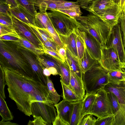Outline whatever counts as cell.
I'll return each mask as SVG.
<instances>
[{
  "instance_id": "1",
  "label": "cell",
  "mask_w": 125,
  "mask_h": 125,
  "mask_svg": "<svg viewBox=\"0 0 125 125\" xmlns=\"http://www.w3.org/2000/svg\"><path fill=\"white\" fill-rule=\"evenodd\" d=\"M1 66L4 71L9 97L25 115L29 116L31 115V106L33 102L53 104L47 86L21 74L9 66Z\"/></svg>"
},
{
  "instance_id": "2",
  "label": "cell",
  "mask_w": 125,
  "mask_h": 125,
  "mask_svg": "<svg viewBox=\"0 0 125 125\" xmlns=\"http://www.w3.org/2000/svg\"><path fill=\"white\" fill-rule=\"evenodd\" d=\"M76 20L79 30L93 36L100 44L101 48L106 47L112 28L99 17L92 14L87 16H81Z\"/></svg>"
},
{
  "instance_id": "3",
  "label": "cell",
  "mask_w": 125,
  "mask_h": 125,
  "mask_svg": "<svg viewBox=\"0 0 125 125\" xmlns=\"http://www.w3.org/2000/svg\"><path fill=\"white\" fill-rule=\"evenodd\" d=\"M0 53L10 66L21 74L32 78L33 73L26 59L14 42L0 40Z\"/></svg>"
},
{
  "instance_id": "4",
  "label": "cell",
  "mask_w": 125,
  "mask_h": 125,
  "mask_svg": "<svg viewBox=\"0 0 125 125\" xmlns=\"http://www.w3.org/2000/svg\"><path fill=\"white\" fill-rule=\"evenodd\" d=\"M108 71L99 63L82 74V80L86 94L96 93L104 88L109 82Z\"/></svg>"
},
{
  "instance_id": "5",
  "label": "cell",
  "mask_w": 125,
  "mask_h": 125,
  "mask_svg": "<svg viewBox=\"0 0 125 125\" xmlns=\"http://www.w3.org/2000/svg\"><path fill=\"white\" fill-rule=\"evenodd\" d=\"M55 29L59 35L68 36L78 28L77 20L58 11L47 12Z\"/></svg>"
},
{
  "instance_id": "6",
  "label": "cell",
  "mask_w": 125,
  "mask_h": 125,
  "mask_svg": "<svg viewBox=\"0 0 125 125\" xmlns=\"http://www.w3.org/2000/svg\"><path fill=\"white\" fill-rule=\"evenodd\" d=\"M88 114L102 118L114 115L115 113L112 104L107 92L104 88L96 93L94 102Z\"/></svg>"
},
{
  "instance_id": "7",
  "label": "cell",
  "mask_w": 125,
  "mask_h": 125,
  "mask_svg": "<svg viewBox=\"0 0 125 125\" xmlns=\"http://www.w3.org/2000/svg\"><path fill=\"white\" fill-rule=\"evenodd\" d=\"M118 23L113 27L108 39L106 47L114 49L122 62H125V49L120 26Z\"/></svg>"
},
{
  "instance_id": "8",
  "label": "cell",
  "mask_w": 125,
  "mask_h": 125,
  "mask_svg": "<svg viewBox=\"0 0 125 125\" xmlns=\"http://www.w3.org/2000/svg\"><path fill=\"white\" fill-rule=\"evenodd\" d=\"M54 104L37 102L32 103L31 106V115L41 116L48 124L52 125L57 116Z\"/></svg>"
},
{
  "instance_id": "9",
  "label": "cell",
  "mask_w": 125,
  "mask_h": 125,
  "mask_svg": "<svg viewBox=\"0 0 125 125\" xmlns=\"http://www.w3.org/2000/svg\"><path fill=\"white\" fill-rule=\"evenodd\" d=\"M16 45L18 50L26 59L31 67L33 74L32 79L47 86V76L43 74V69L36 59V56L28 50Z\"/></svg>"
},
{
  "instance_id": "10",
  "label": "cell",
  "mask_w": 125,
  "mask_h": 125,
  "mask_svg": "<svg viewBox=\"0 0 125 125\" xmlns=\"http://www.w3.org/2000/svg\"><path fill=\"white\" fill-rule=\"evenodd\" d=\"M101 66L107 71H122V62L115 50L112 48H102L101 56L98 61Z\"/></svg>"
},
{
  "instance_id": "11",
  "label": "cell",
  "mask_w": 125,
  "mask_h": 125,
  "mask_svg": "<svg viewBox=\"0 0 125 125\" xmlns=\"http://www.w3.org/2000/svg\"><path fill=\"white\" fill-rule=\"evenodd\" d=\"M13 28L19 35L32 43L37 47L43 49V45L30 29L28 24L17 18L11 14Z\"/></svg>"
},
{
  "instance_id": "12",
  "label": "cell",
  "mask_w": 125,
  "mask_h": 125,
  "mask_svg": "<svg viewBox=\"0 0 125 125\" xmlns=\"http://www.w3.org/2000/svg\"><path fill=\"white\" fill-rule=\"evenodd\" d=\"M78 31L85 42L86 49L91 56L99 61L101 56V48L96 40L90 33L81 31Z\"/></svg>"
},
{
  "instance_id": "13",
  "label": "cell",
  "mask_w": 125,
  "mask_h": 125,
  "mask_svg": "<svg viewBox=\"0 0 125 125\" xmlns=\"http://www.w3.org/2000/svg\"><path fill=\"white\" fill-rule=\"evenodd\" d=\"M122 10L117 5L115 7L97 12H92V14L99 17L106 24L112 28L117 24Z\"/></svg>"
},
{
  "instance_id": "14",
  "label": "cell",
  "mask_w": 125,
  "mask_h": 125,
  "mask_svg": "<svg viewBox=\"0 0 125 125\" xmlns=\"http://www.w3.org/2000/svg\"><path fill=\"white\" fill-rule=\"evenodd\" d=\"M74 102L63 99L54 104L58 115L67 125H70L74 107Z\"/></svg>"
},
{
  "instance_id": "15",
  "label": "cell",
  "mask_w": 125,
  "mask_h": 125,
  "mask_svg": "<svg viewBox=\"0 0 125 125\" xmlns=\"http://www.w3.org/2000/svg\"><path fill=\"white\" fill-rule=\"evenodd\" d=\"M10 11L12 15L21 21L36 26L35 16L21 5L18 4L17 6L10 8Z\"/></svg>"
},
{
  "instance_id": "16",
  "label": "cell",
  "mask_w": 125,
  "mask_h": 125,
  "mask_svg": "<svg viewBox=\"0 0 125 125\" xmlns=\"http://www.w3.org/2000/svg\"><path fill=\"white\" fill-rule=\"evenodd\" d=\"M71 75L69 87L79 97L83 99L85 94V89L82 80L70 69Z\"/></svg>"
},
{
  "instance_id": "17",
  "label": "cell",
  "mask_w": 125,
  "mask_h": 125,
  "mask_svg": "<svg viewBox=\"0 0 125 125\" xmlns=\"http://www.w3.org/2000/svg\"><path fill=\"white\" fill-rule=\"evenodd\" d=\"M104 89L107 92L113 93L117 97L119 104H125V81L118 84L108 83Z\"/></svg>"
},
{
  "instance_id": "18",
  "label": "cell",
  "mask_w": 125,
  "mask_h": 125,
  "mask_svg": "<svg viewBox=\"0 0 125 125\" xmlns=\"http://www.w3.org/2000/svg\"><path fill=\"white\" fill-rule=\"evenodd\" d=\"M36 57L43 69L44 68H48L50 67H54L57 70L58 74L61 76V73L58 59L44 53L39 56H36Z\"/></svg>"
},
{
  "instance_id": "19",
  "label": "cell",
  "mask_w": 125,
  "mask_h": 125,
  "mask_svg": "<svg viewBox=\"0 0 125 125\" xmlns=\"http://www.w3.org/2000/svg\"><path fill=\"white\" fill-rule=\"evenodd\" d=\"M117 5L113 0H95L86 10L90 12H97L113 8Z\"/></svg>"
},
{
  "instance_id": "20",
  "label": "cell",
  "mask_w": 125,
  "mask_h": 125,
  "mask_svg": "<svg viewBox=\"0 0 125 125\" xmlns=\"http://www.w3.org/2000/svg\"><path fill=\"white\" fill-rule=\"evenodd\" d=\"M59 35L64 47L67 48L74 57L79 59L74 31L68 36Z\"/></svg>"
},
{
  "instance_id": "21",
  "label": "cell",
  "mask_w": 125,
  "mask_h": 125,
  "mask_svg": "<svg viewBox=\"0 0 125 125\" xmlns=\"http://www.w3.org/2000/svg\"><path fill=\"white\" fill-rule=\"evenodd\" d=\"M28 24L30 30L43 45L47 41H54L47 29L41 28L30 24Z\"/></svg>"
},
{
  "instance_id": "22",
  "label": "cell",
  "mask_w": 125,
  "mask_h": 125,
  "mask_svg": "<svg viewBox=\"0 0 125 125\" xmlns=\"http://www.w3.org/2000/svg\"><path fill=\"white\" fill-rule=\"evenodd\" d=\"M66 49L67 58L66 61L70 69L82 80L83 73L80 64L79 60L75 58L66 48Z\"/></svg>"
},
{
  "instance_id": "23",
  "label": "cell",
  "mask_w": 125,
  "mask_h": 125,
  "mask_svg": "<svg viewBox=\"0 0 125 125\" xmlns=\"http://www.w3.org/2000/svg\"><path fill=\"white\" fill-rule=\"evenodd\" d=\"M79 61L83 73L99 63L91 56L86 48L83 57Z\"/></svg>"
},
{
  "instance_id": "24",
  "label": "cell",
  "mask_w": 125,
  "mask_h": 125,
  "mask_svg": "<svg viewBox=\"0 0 125 125\" xmlns=\"http://www.w3.org/2000/svg\"><path fill=\"white\" fill-rule=\"evenodd\" d=\"M19 38L18 42H14L17 45L28 50L36 56L44 53L43 49L37 47L22 36L19 35Z\"/></svg>"
},
{
  "instance_id": "25",
  "label": "cell",
  "mask_w": 125,
  "mask_h": 125,
  "mask_svg": "<svg viewBox=\"0 0 125 125\" xmlns=\"http://www.w3.org/2000/svg\"><path fill=\"white\" fill-rule=\"evenodd\" d=\"M96 93H86L85 95L83 100L81 121L84 116L88 114L94 101Z\"/></svg>"
},
{
  "instance_id": "26",
  "label": "cell",
  "mask_w": 125,
  "mask_h": 125,
  "mask_svg": "<svg viewBox=\"0 0 125 125\" xmlns=\"http://www.w3.org/2000/svg\"><path fill=\"white\" fill-rule=\"evenodd\" d=\"M83 99L74 102L73 108L70 125H79L81 121V112Z\"/></svg>"
},
{
  "instance_id": "27",
  "label": "cell",
  "mask_w": 125,
  "mask_h": 125,
  "mask_svg": "<svg viewBox=\"0 0 125 125\" xmlns=\"http://www.w3.org/2000/svg\"><path fill=\"white\" fill-rule=\"evenodd\" d=\"M61 73V80L65 84L69 86L70 78V68L65 61L62 62L58 60Z\"/></svg>"
},
{
  "instance_id": "28",
  "label": "cell",
  "mask_w": 125,
  "mask_h": 125,
  "mask_svg": "<svg viewBox=\"0 0 125 125\" xmlns=\"http://www.w3.org/2000/svg\"><path fill=\"white\" fill-rule=\"evenodd\" d=\"M107 75L109 83L118 84L122 81H125V72L123 71L111 70L108 71Z\"/></svg>"
},
{
  "instance_id": "29",
  "label": "cell",
  "mask_w": 125,
  "mask_h": 125,
  "mask_svg": "<svg viewBox=\"0 0 125 125\" xmlns=\"http://www.w3.org/2000/svg\"><path fill=\"white\" fill-rule=\"evenodd\" d=\"M60 81L62 88V97L63 99L73 102L83 99L78 97L68 86L63 83L61 80Z\"/></svg>"
},
{
  "instance_id": "30",
  "label": "cell",
  "mask_w": 125,
  "mask_h": 125,
  "mask_svg": "<svg viewBox=\"0 0 125 125\" xmlns=\"http://www.w3.org/2000/svg\"><path fill=\"white\" fill-rule=\"evenodd\" d=\"M0 115L4 121L12 120L13 116L6 102L0 94Z\"/></svg>"
},
{
  "instance_id": "31",
  "label": "cell",
  "mask_w": 125,
  "mask_h": 125,
  "mask_svg": "<svg viewBox=\"0 0 125 125\" xmlns=\"http://www.w3.org/2000/svg\"><path fill=\"white\" fill-rule=\"evenodd\" d=\"M74 31L76 35V40L78 58L79 61L83 57L86 47L84 39L78 32V28L75 29Z\"/></svg>"
},
{
  "instance_id": "32",
  "label": "cell",
  "mask_w": 125,
  "mask_h": 125,
  "mask_svg": "<svg viewBox=\"0 0 125 125\" xmlns=\"http://www.w3.org/2000/svg\"><path fill=\"white\" fill-rule=\"evenodd\" d=\"M50 20L47 12H40L35 16V22L36 26L46 29L48 22Z\"/></svg>"
},
{
  "instance_id": "33",
  "label": "cell",
  "mask_w": 125,
  "mask_h": 125,
  "mask_svg": "<svg viewBox=\"0 0 125 125\" xmlns=\"http://www.w3.org/2000/svg\"><path fill=\"white\" fill-rule=\"evenodd\" d=\"M119 105L118 110L114 114L113 125H125V104Z\"/></svg>"
},
{
  "instance_id": "34",
  "label": "cell",
  "mask_w": 125,
  "mask_h": 125,
  "mask_svg": "<svg viewBox=\"0 0 125 125\" xmlns=\"http://www.w3.org/2000/svg\"><path fill=\"white\" fill-rule=\"evenodd\" d=\"M47 86L50 97L53 103L57 104L60 100V96L55 89L53 83L49 77L47 76Z\"/></svg>"
},
{
  "instance_id": "35",
  "label": "cell",
  "mask_w": 125,
  "mask_h": 125,
  "mask_svg": "<svg viewBox=\"0 0 125 125\" xmlns=\"http://www.w3.org/2000/svg\"><path fill=\"white\" fill-rule=\"evenodd\" d=\"M46 29L53 40L58 46L60 47H64L61 41L59 34L55 29L51 20L48 23Z\"/></svg>"
},
{
  "instance_id": "36",
  "label": "cell",
  "mask_w": 125,
  "mask_h": 125,
  "mask_svg": "<svg viewBox=\"0 0 125 125\" xmlns=\"http://www.w3.org/2000/svg\"><path fill=\"white\" fill-rule=\"evenodd\" d=\"M18 4L25 8L34 16L37 13L32 0H16Z\"/></svg>"
},
{
  "instance_id": "37",
  "label": "cell",
  "mask_w": 125,
  "mask_h": 125,
  "mask_svg": "<svg viewBox=\"0 0 125 125\" xmlns=\"http://www.w3.org/2000/svg\"><path fill=\"white\" fill-rule=\"evenodd\" d=\"M6 35H10L17 37L19 35L13 28H10L0 24V36Z\"/></svg>"
},
{
  "instance_id": "38",
  "label": "cell",
  "mask_w": 125,
  "mask_h": 125,
  "mask_svg": "<svg viewBox=\"0 0 125 125\" xmlns=\"http://www.w3.org/2000/svg\"><path fill=\"white\" fill-rule=\"evenodd\" d=\"M119 22L120 26L124 44L125 43V5L120 15Z\"/></svg>"
},
{
  "instance_id": "39",
  "label": "cell",
  "mask_w": 125,
  "mask_h": 125,
  "mask_svg": "<svg viewBox=\"0 0 125 125\" xmlns=\"http://www.w3.org/2000/svg\"><path fill=\"white\" fill-rule=\"evenodd\" d=\"M114 119V115L108 116L96 119L95 125H113Z\"/></svg>"
},
{
  "instance_id": "40",
  "label": "cell",
  "mask_w": 125,
  "mask_h": 125,
  "mask_svg": "<svg viewBox=\"0 0 125 125\" xmlns=\"http://www.w3.org/2000/svg\"><path fill=\"white\" fill-rule=\"evenodd\" d=\"M92 115L88 114L84 116L78 125H95L96 119Z\"/></svg>"
},
{
  "instance_id": "41",
  "label": "cell",
  "mask_w": 125,
  "mask_h": 125,
  "mask_svg": "<svg viewBox=\"0 0 125 125\" xmlns=\"http://www.w3.org/2000/svg\"><path fill=\"white\" fill-rule=\"evenodd\" d=\"M0 24L10 27L13 28L11 15L0 13Z\"/></svg>"
},
{
  "instance_id": "42",
  "label": "cell",
  "mask_w": 125,
  "mask_h": 125,
  "mask_svg": "<svg viewBox=\"0 0 125 125\" xmlns=\"http://www.w3.org/2000/svg\"><path fill=\"white\" fill-rule=\"evenodd\" d=\"M6 85L4 71L0 66V94L4 99L6 96L4 92V87Z\"/></svg>"
},
{
  "instance_id": "43",
  "label": "cell",
  "mask_w": 125,
  "mask_h": 125,
  "mask_svg": "<svg viewBox=\"0 0 125 125\" xmlns=\"http://www.w3.org/2000/svg\"><path fill=\"white\" fill-rule=\"evenodd\" d=\"M34 120H30L27 124L28 125H48L47 122L40 116H32Z\"/></svg>"
},
{
  "instance_id": "44",
  "label": "cell",
  "mask_w": 125,
  "mask_h": 125,
  "mask_svg": "<svg viewBox=\"0 0 125 125\" xmlns=\"http://www.w3.org/2000/svg\"><path fill=\"white\" fill-rule=\"evenodd\" d=\"M107 92L112 104L115 114L119 108L118 99L117 97L113 93L110 92Z\"/></svg>"
},
{
  "instance_id": "45",
  "label": "cell",
  "mask_w": 125,
  "mask_h": 125,
  "mask_svg": "<svg viewBox=\"0 0 125 125\" xmlns=\"http://www.w3.org/2000/svg\"><path fill=\"white\" fill-rule=\"evenodd\" d=\"M58 46L54 41H48L46 42L43 45L46 49L58 53Z\"/></svg>"
},
{
  "instance_id": "46",
  "label": "cell",
  "mask_w": 125,
  "mask_h": 125,
  "mask_svg": "<svg viewBox=\"0 0 125 125\" xmlns=\"http://www.w3.org/2000/svg\"><path fill=\"white\" fill-rule=\"evenodd\" d=\"M43 49L44 53L48 54L62 62H65L57 52L48 50L44 47H43Z\"/></svg>"
},
{
  "instance_id": "47",
  "label": "cell",
  "mask_w": 125,
  "mask_h": 125,
  "mask_svg": "<svg viewBox=\"0 0 125 125\" xmlns=\"http://www.w3.org/2000/svg\"><path fill=\"white\" fill-rule=\"evenodd\" d=\"M10 7L8 5L0 3V13L11 15Z\"/></svg>"
},
{
  "instance_id": "48",
  "label": "cell",
  "mask_w": 125,
  "mask_h": 125,
  "mask_svg": "<svg viewBox=\"0 0 125 125\" xmlns=\"http://www.w3.org/2000/svg\"><path fill=\"white\" fill-rule=\"evenodd\" d=\"M95 0H77L76 1L79 4L80 7L86 10L91 4L92 2Z\"/></svg>"
},
{
  "instance_id": "49",
  "label": "cell",
  "mask_w": 125,
  "mask_h": 125,
  "mask_svg": "<svg viewBox=\"0 0 125 125\" xmlns=\"http://www.w3.org/2000/svg\"><path fill=\"white\" fill-rule=\"evenodd\" d=\"M0 40L18 42L19 41V38L13 36L6 35L0 36Z\"/></svg>"
},
{
  "instance_id": "50",
  "label": "cell",
  "mask_w": 125,
  "mask_h": 125,
  "mask_svg": "<svg viewBox=\"0 0 125 125\" xmlns=\"http://www.w3.org/2000/svg\"><path fill=\"white\" fill-rule=\"evenodd\" d=\"M57 51L58 53L60 56L65 61L67 58L66 51L65 48L60 47L58 46Z\"/></svg>"
},
{
  "instance_id": "51",
  "label": "cell",
  "mask_w": 125,
  "mask_h": 125,
  "mask_svg": "<svg viewBox=\"0 0 125 125\" xmlns=\"http://www.w3.org/2000/svg\"><path fill=\"white\" fill-rule=\"evenodd\" d=\"M53 125H67L57 115L54 121L52 123Z\"/></svg>"
},
{
  "instance_id": "52",
  "label": "cell",
  "mask_w": 125,
  "mask_h": 125,
  "mask_svg": "<svg viewBox=\"0 0 125 125\" xmlns=\"http://www.w3.org/2000/svg\"><path fill=\"white\" fill-rule=\"evenodd\" d=\"M7 5L11 8L17 6L18 4L16 0H6Z\"/></svg>"
},
{
  "instance_id": "53",
  "label": "cell",
  "mask_w": 125,
  "mask_h": 125,
  "mask_svg": "<svg viewBox=\"0 0 125 125\" xmlns=\"http://www.w3.org/2000/svg\"><path fill=\"white\" fill-rule=\"evenodd\" d=\"M122 10L125 5V0H113Z\"/></svg>"
},
{
  "instance_id": "54",
  "label": "cell",
  "mask_w": 125,
  "mask_h": 125,
  "mask_svg": "<svg viewBox=\"0 0 125 125\" xmlns=\"http://www.w3.org/2000/svg\"><path fill=\"white\" fill-rule=\"evenodd\" d=\"M18 124L8 121H4L3 120L0 122V125H17Z\"/></svg>"
},
{
  "instance_id": "55",
  "label": "cell",
  "mask_w": 125,
  "mask_h": 125,
  "mask_svg": "<svg viewBox=\"0 0 125 125\" xmlns=\"http://www.w3.org/2000/svg\"><path fill=\"white\" fill-rule=\"evenodd\" d=\"M48 68L51 74L53 75H56L58 74V71L54 67H51Z\"/></svg>"
},
{
  "instance_id": "56",
  "label": "cell",
  "mask_w": 125,
  "mask_h": 125,
  "mask_svg": "<svg viewBox=\"0 0 125 125\" xmlns=\"http://www.w3.org/2000/svg\"><path fill=\"white\" fill-rule=\"evenodd\" d=\"M43 73L46 76L49 77L51 74L48 68H44L43 69Z\"/></svg>"
},
{
  "instance_id": "57",
  "label": "cell",
  "mask_w": 125,
  "mask_h": 125,
  "mask_svg": "<svg viewBox=\"0 0 125 125\" xmlns=\"http://www.w3.org/2000/svg\"><path fill=\"white\" fill-rule=\"evenodd\" d=\"M121 67L122 71L125 72V62H122Z\"/></svg>"
},
{
  "instance_id": "58",
  "label": "cell",
  "mask_w": 125,
  "mask_h": 125,
  "mask_svg": "<svg viewBox=\"0 0 125 125\" xmlns=\"http://www.w3.org/2000/svg\"><path fill=\"white\" fill-rule=\"evenodd\" d=\"M0 3L8 5L6 0H0Z\"/></svg>"
},
{
  "instance_id": "59",
  "label": "cell",
  "mask_w": 125,
  "mask_h": 125,
  "mask_svg": "<svg viewBox=\"0 0 125 125\" xmlns=\"http://www.w3.org/2000/svg\"><path fill=\"white\" fill-rule=\"evenodd\" d=\"M124 45L125 49V43L124 44Z\"/></svg>"
},
{
  "instance_id": "60",
  "label": "cell",
  "mask_w": 125,
  "mask_h": 125,
  "mask_svg": "<svg viewBox=\"0 0 125 125\" xmlns=\"http://www.w3.org/2000/svg\"><path fill=\"white\" fill-rule=\"evenodd\" d=\"M124 78L125 79V76H124Z\"/></svg>"
},
{
  "instance_id": "61",
  "label": "cell",
  "mask_w": 125,
  "mask_h": 125,
  "mask_svg": "<svg viewBox=\"0 0 125 125\" xmlns=\"http://www.w3.org/2000/svg\"></svg>"
}]
</instances>
